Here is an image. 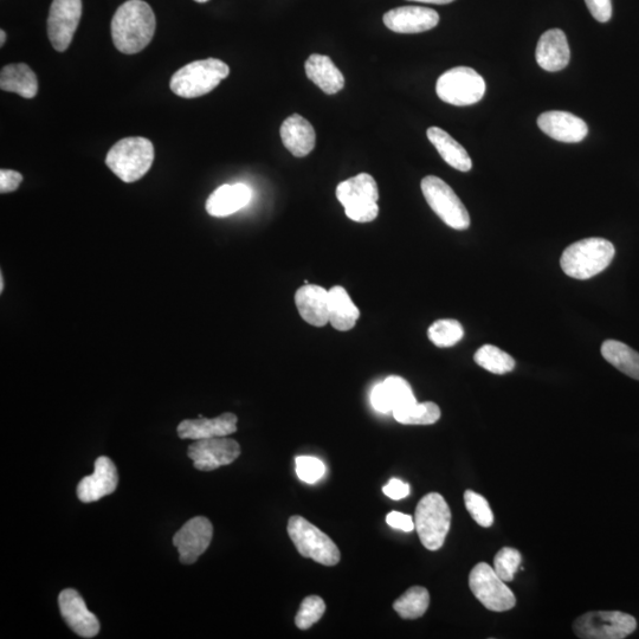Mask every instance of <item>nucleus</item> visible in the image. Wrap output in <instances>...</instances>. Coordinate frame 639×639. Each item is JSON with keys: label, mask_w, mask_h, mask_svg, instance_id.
<instances>
[{"label": "nucleus", "mask_w": 639, "mask_h": 639, "mask_svg": "<svg viewBox=\"0 0 639 639\" xmlns=\"http://www.w3.org/2000/svg\"><path fill=\"white\" fill-rule=\"evenodd\" d=\"M156 16L150 5L142 0H128L112 19V38L122 54L134 55L144 50L156 32Z\"/></svg>", "instance_id": "obj_1"}, {"label": "nucleus", "mask_w": 639, "mask_h": 639, "mask_svg": "<svg viewBox=\"0 0 639 639\" xmlns=\"http://www.w3.org/2000/svg\"><path fill=\"white\" fill-rule=\"evenodd\" d=\"M616 249L605 238H586L570 245L561 256V269L577 280H589L610 266Z\"/></svg>", "instance_id": "obj_2"}, {"label": "nucleus", "mask_w": 639, "mask_h": 639, "mask_svg": "<svg viewBox=\"0 0 639 639\" xmlns=\"http://www.w3.org/2000/svg\"><path fill=\"white\" fill-rule=\"evenodd\" d=\"M229 74L230 68L227 63L217 58H208L186 64L176 71L170 87L180 98L196 99L211 93Z\"/></svg>", "instance_id": "obj_3"}, {"label": "nucleus", "mask_w": 639, "mask_h": 639, "mask_svg": "<svg viewBox=\"0 0 639 639\" xmlns=\"http://www.w3.org/2000/svg\"><path fill=\"white\" fill-rule=\"evenodd\" d=\"M153 161V144L141 137L125 138L116 142L106 158L108 169L125 183L138 182L151 170Z\"/></svg>", "instance_id": "obj_4"}, {"label": "nucleus", "mask_w": 639, "mask_h": 639, "mask_svg": "<svg viewBox=\"0 0 639 639\" xmlns=\"http://www.w3.org/2000/svg\"><path fill=\"white\" fill-rule=\"evenodd\" d=\"M337 198L346 216L357 223H370L379 215V190L369 173H360L337 187Z\"/></svg>", "instance_id": "obj_5"}, {"label": "nucleus", "mask_w": 639, "mask_h": 639, "mask_svg": "<svg viewBox=\"0 0 639 639\" xmlns=\"http://www.w3.org/2000/svg\"><path fill=\"white\" fill-rule=\"evenodd\" d=\"M450 526L451 511L444 497L438 493L425 495L416 508L415 529L426 550H440Z\"/></svg>", "instance_id": "obj_6"}, {"label": "nucleus", "mask_w": 639, "mask_h": 639, "mask_svg": "<svg viewBox=\"0 0 639 639\" xmlns=\"http://www.w3.org/2000/svg\"><path fill=\"white\" fill-rule=\"evenodd\" d=\"M287 531L302 557L325 566L340 563L341 554L334 541L302 516H292L288 521Z\"/></svg>", "instance_id": "obj_7"}, {"label": "nucleus", "mask_w": 639, "mask_h": 639, "mask_svg": "<svg viewBox=\"0 0 639 639\" xmlns=\"http://www.w3.org/2000/svg\"><path fill=\"white\" fill-rule=\"evenodd\" d=\"M438 98L449 105L464 107L475 105L486 94V82L474 69L457 67L445 71L436 85Z\"/></svg>", "instance_id": "obj_8"}, {"label": "nucleus", "mask_w": 639, "mask_h": 639, "mask_svg": "<svg viewBox=\"0 0 639 639\" xmlns=\"http://www.w3.org/2000/svg\"><path fill=\"white\" fill-rule=\"evenodd\" d=\"M422 192L432 211L442 221L458 231L470 227V216L466 206L451 187L441 178L428 176L422 180Z\"/></svg>", "instance_id": "obj_9"}, {"label": "nucleus", "mask_w": 639, "mask_h": 639, "mask_svg": "<svg viewBox=\"0 0 639 639\" xmlns=\"http://www.w3.org/2000/svg\"><path fill=\"white\" fill-rule=\"evenodd\" d=\"M636 629V619L619 611L587 612L573 623L574 635L583 639H623Z\"/></svg>", "instance_id": "obj_10"}, {"label": "nucleus", "mask_w": 639, "mask_h": 639, "mask_svg": "<svg viewBox=\"0 0 639 639\" xmlns=\"http://www.w3.org/2000/svg\"><path fill=\"white\" fill-rule=\"evenodd\" d=\"M469 587L474 596L493 612L512 610L516 604L514 593L497 576L494 567L486 563L477 564L470 572Z\"/></svg>", "instance_id": "obj_11"}, {"label": "nucleus", "mask_w": 639, "mask_h": 639, "mask_svg": "<svg viewBox=\"0 0 639 639\" xmlns=\"http://www.w3.org/2000/svg\"><path fill=\"white\" fill-rule=\"evenodd\" d=\"M82 17V0H53L48 18V36L63 53L69 48Z\"/></svg>", "instance_id": "obj_12"}, {"label": "nucleus", "mask_w": 639, "mask_h": 639, "mask_svg": "<svg viewBox=\"0 0 639 639\" xmlns=\"http://www.w3.org/2000/svg\"><path fill=\"white\" fill-rule=\"evenodd\" d=\"M241 455V445L227 437L208 438L191 444L187 456L200 471H212L229 466Z\"/></svg>", "instance_id": "obj_13"}, {"label": "nucleus", "mask_w": 639, "mask_h": 639, "mask_svg": "<svg viewBox=\"0 0 639 639\" xmlns=\"http://www.w3.org/2000/svg\"><path fill=\"white\" fill-rule=\"evenodd\" d=\"M213 537V526L209 519L197 516L174 534L173 545L178 548L180 563L195 564L200 555L208 550Z\"/></svg>", "instance_id": "obj_14"}, {"label": "nucleus", "mask_w": 639, "mask_h": 639, "mask_svg": "<svg viewBox=\"0 0 639 639\" xmlns=\"http://www.w3.org/2000/svg\"><path fill=\"white\" fill-rule=\"evenodd\" d=\"M61 615L64 622L82 638H94L99 634L101 626L98 617L90 612L80 593L66 589L58 597Z\"/></svg>", "instance_id": "obj_15"}, {"label": "nucleus", "mask_w": 639, "mask_h": 639, "mask_svg": "<svg viewBox=\"0 0 639 639\" xmlns=\"http://www.w3.org/2000/svg\"><path fill=\"white\" fill-rule=\"evenodd\" d=\"M94 474L83 477L77 486V497L83 503L99 501L118 488L119 474L114 462L107 456L95 461Z\"/></svg>", "instance_id": "obj_16"}, {"label": "nucleus", "mask_w": 639, "mask_h": 639, "mask_svg": "<svg viewBox=\"0 0 639 639\" xmlns=\"http://www.w3.org/2000/svg\"><path fill=\"white\" fill-rule=\"evenodd\" d=\"M383 19L386 27L397 34H421L440 22L435 10L423 6H402L386 12Z\"/></svg>", "instance_id": "obj_17"}, {"label": "nucleus", "mask_w": 639, "mask_h": 639, "mask_svg": "<svg viewBox=\"0 0 639 639\" xmlns=\"http://www.w3.org/2000/svg\"><path fill=\"white\" fill-rule=\"evenodd\" d=\"M538 126L548 137L567 144L583 141L589 133V127L583 119L568 112L552 111L541 114Z\"/></svg>", "instance_id": "obj_18"}, {"label": "nucleus", "mask_w": 639, "mask_h": 639, "mask_svg": "<svg viewBox=\"0 0 639 639\" xmlns=\"http://www.w3.org/2000/svg\"><path fill=\"white\" fill-rule=\"evenodd\" d=\"M238 418L234 413H223L217 418L185 419L178 425V436L182 440H208V438L227 437L237 431Z\"/></svg>", "instance_id": "obj_19"}, {"label": "nucleus", "mask_w": 639, "mask_h": 639, "mask_svg": "<svg viewBox=\"0 0 639 639\" xmlns=\"http://www.w3.org/2000/svg\"><path fill=\"white\" fill-rule=\"evenodd\" d=\"M411 385L402 377L392 376L374 386L371 403L374 410L382 413L395 412L416 403Z\"/></svg>", "instance_id": "obj_20"}, {"label": "nucleus", "mask_w": 639, "mask_h": 639, "mask_svg": "<svg viewBox=\"0 0 639 639\" xmlns=\"http://www.w3.org/2000/svg\"><path fill=\"white\" fill-rule=\"evenodd\" d=\"M295 305L307 324L324 327L329 322V290L316 284H306L295 294Z\"/></svg>", "instance_id": "obj_21"}, {"label": "nucleus", "mask_w": 639, "mask_h": 639, "mask_svg": "<svg viewBox=\"0 0 639 639\" xmlns=\"http://www.w3.org/2000/svg\"><path fill=\"white\" fill-rule=\"evenodd\" d=\"M253 199L250 187L241 183L219 186L206 200V211L212 217H229L242 210Z\"/></svg>", "instance_id": "obj_22"}, {"label": "nucleus", "mask_w": 639, "mask_h": 639, "mask_svg": "<svg viewBox=\"0 0 639 639\" xmlns=\"http://www.w3.org/2000/svg\"><path fill=\"white\" fill-rule=\"evenodd\" d=\"M535 56L539 66L546 71L555 73L565 69L570 63L571 51L564 31L560 29L546 31L540 37Z\"/></svg>", "instance_id": "obj_23"}, {"label": "nucleus", "mask_w": 639, "mask_h": 639, "mask_svg": "<svg viewBox=\"0 0 639 639\" xmlns=\"http://www.w3.org/2000/svg\"><path fill=\"white\" fill-rule=\"evenodd\" d=\"M280 134L284 147L296 158H305L314 150L315 129L311 122L299 114L284 120Z\"/></svg>", "instance_id": "obj_24"}, {"label": "nucleus", "mask_w": 639, "mask_h": 639, "mask_svg": "<svg viewBox=\"0 0 639 639\" xmlns=\"http://www.w3.org/2000/svg\"><path fill=\"white\" fill-rule=\"evenodd\" d=\"M305 69L308 79L328 95L337 94L345 87V77L331 57L314 54L308 58Z\"/></svg>", "instance_id": "obj_25"}, {"label": "nucleus", "mask_w": 639, "mask_h": 639, "mask_svg": "<svg viewBox=\"0 0 639 639\" xmlns=\"http://www.w3.org/2000/svg\"><path fill=\"white\" fill-rule=\"evenodd\" d=\"M426 135H428L431 144L436 147V150L440 153L445 163L461 172H469L473 169V161H471L466 148L458 144V142L451 137L450 134L443 131L442 128L430 127Z\"/></svg>", "instance_id": "obj_26"}, {"label": "nucleus", "mask_w": 639, "mask_h": 639, "mask_svg": "<svg viewBox=\"0 0 639 639\" xmlns=\"http://www.w3.org/2000/svg\"><path fill=\"white\" fill-rule=\"evenodd\" d=\"M0 88L24 99H34L38 92L37 76L28 64H9L0 73Z\"/></svg>", "instance_id": "obj_27"}, {"label": "nucleus", "mask_w": 639, "mask_h": 639, "mask_svg": "<svg viewBox=\"0 0 639 639\" xmlns=\"http://www.w3.org/2000/svg\"><path fill=\"white\" fill-rule=\"evenodd\" d=\"M360 311L345 288L335 286L329 290V322L340 332L351 331L357 325Z\"/></svg>", "instance_id": "obj_28"}, {"label": "nucleus", "mask_w": 639, "mask_h": 639, "mask_svg": "<svg viewBox=\"0 0 639 639\" xmlns=\"http://www.w3.org/2000/svg\"><path fill=\"white\" fill-rule=\"evenodd\" d=\"M602 355L608 363L626 376L639 380V353L617 340H606Z\"/></svg>", "instance_id": "obj_29"}, {"label": "nucleus", "mask_w": 639, "mask_h": 639, "mask_svg": "<svg viewBox=\"0 0 639 639\" xmlns=\"http://www.w3.org/2000/svg\"><path fill=\"white\" fill-rule=\"evenodd\" d=\"M429 604V591L422 586H412L396 600L393 609L403 619H417L425 615Z\"/></svg>", "instance_id": "obj_30"}, {"label": "nucleus", "mask_w": 639, "mask_h": 639, "mask_svg": "<svg viewBox=\"0 0 639 639\" xmlns=\"http://www.w3.org/2000/svg\"><path fill=\"white\" fill-rule=\"evenodd\" d=\"M393 417L400 424L431 425L440 421L441 409L432 402L413 403L393 412Z\"/></svg>", "instance_id": "obj_31"}, {"label": "nucleus", "mask_w": 639, "mask_h": 639, "mask_svg": "<svg viewBox=\"0 0 639 639\" xmlns=\"http://www.w3.org/2000/svg\"><path fill=\"white\" fill-rule=\"evenodd\" d=\"M474 360L482 369L494 374H506L512 372L515 367V360L511 355L493 345L480 347Z\"/></svg>", "instance_id": "obj_32"}, {"label": "nucleus", "mask_w": 639, "mask_h": 639, "mask_svg": "<svg viewBox=\"0 0 639 639\" xmlns=\"http://www.w3.org/2000/svg\"><path fill=\"white\" fill-rule=\"evenodd\" d=\"M428 337L437 347H453L464 337V329L457 320H438L430 326Z\"/></svg>", "instance_id": "obj_33"}, {"label": "nucleus", "mask_w": 639, "mask_h": 639, "mask_svg": "<svg viewBox=\"0 0 639 639\" xmlns=\"http://www.w3.org/2000/svg\"><path fill=\"white\" fill-rule=\"evenodd\" d=\"M326 611L324 599L319 596H309L303 602L295 617V624L300 630L311 629L318 623Z\"/></svg>", "instance_id": "obj_34"}, {"label": "nucleus", "mask_w": 639, "mask_h": 639, "mask_svg": "<svg viewBox=\"0 0 639 639\" xmlns=\"http://www.w3.org/2000/svg\"><path fill=\"white\" fill-rule=\"evenodd\" d=\"M521 565V554L512 547H503L494 558V570L503 582L511 583Z\"/></svg>", "instance_id": "obj_35"}, {"label": "nucleus", "mask_w": 639, "mask_h": 639, "mask_svg": "<svg viewBox=\"0 0 639 639\" xmlns=\"http://www.w3.org/2000/svg\"><path fill=\"white\" fill-rule=\"evenodd\" d=\"M464 503H466L467 511L477 525L483 528L493 526L494 514L492 508H490L488 501L482 495L473 492V490H467L464 493Z\"/></svg>", "instance_id": "obj_36"}, {"label": "nucleus", "mask_w": 639, "mask_h": 639, "mask_svg": "<svg viewBox=\"0 0 639 639\" xmlns=\"http://www.w3.org/2000/svg\"><path fill=\"white\" fill-rule=\"evenodd\" d=\"M296 474L303 482L313 484L321 480V477L325 475V464L322 463L319 458L311 456H299L296 457Z\"/></svg>", "instance_id": "obj_37"}, {"label": "nucleus", "mask_w": 639, "mask_h": 639, "mask_svg": "<svg viewBox=\"0 0 639 639\" xmlns=\"http://www.w3.org/2000/svg\"><path fill=\"white\" fill-rule=\"evenodd\" d=\"M587 9L596 21L609 22L612 17V0H585Z\"/></svg>", "instance_id": "obj_38"}, {"label": "nucleus", "mask_w": 639, "mask_h": 639, "mask_svg": "<svg viewBox=\"0 0 639 639\" xmlns=\"http://www.w3.org/2000/svg\"><path fill=\"white\" fill-rule=\"evenodd\" d=\"M23 182V176L21 173L12 170L0 171V192L10 193L18 189L19 185Z\"/></svg>", "instance_id": "obj_39"}, {"label": "nucleus", "mask_w": 639, "mask_h": 639, "mask_svg": "<svg viewBox=\"0 0 639 639\" xmlns=\"http://www.w3.org/2000/svg\"><path fill=\"white\" fill-rule=\"evenodd\" d=\"M387 525L392 528L399 529V531L403 532H412L415 529V520L412 519L411 515L403 514L399 512H391L386 516Z\"/></svg>", "instance_id": "obj_40"}, {"label": "nucleus", "mask_w": 639, "mask_h": 639, "mask_svg": "<svg viewBox=\"0 0 639 639\" xmlns=\"http://www.w3.org/2000/svg\"><path fill=\"white\" fill-rule=\"evenodd\" d=\"M383 492L391 500H403L410 494V486L408 483L400 481L398 479H392L383 488Z\"/></svg>", "instance_id": "obj_41"}, {"label": "nucleus", "mask_w": 639, "mask_h": 639, "mask_svg": "<svg viewBox=\"0 0 639 639\" xmlns=\"http://www.w3.org/2000/svg\"><path fill=\"white\" fill-rule=\"evenodd\" d=\"M410 2L445 5V4H450V3L455 2V0H410Z\"/></svg>", "instance_id": "obj_42"}, {"label": "nucleus", "mask_w": 639, "mask_h": 639, "mask_svg": "<svg viewBox=\"0 0 639 639\" xmlns=\"http://www.w3.org/2000/svg\"><path fill=\"white\" fill-rule=\"evenodd\" d=\"M0 38H2V40H0V45L3 47L6 41V34L4 30L0 31Z\"/></svg>", "instance_id": "obj_43"}, {"label": "nucleus", "mask_w": 639, "mask_h": 639, "mask_svg": "<svg viewBox=\"0 0 639 639\" xmlns=\"http://www.w3.org/2000/svg\"><path fill=\"white\" fill-rule=\"evenodd\" d=\"M4 290V279H3V274L0 275V293H3Z\"/></svg>", "instance_id": "obj_44"}, {"label": "nucleus", "mask_w": 639, "mask_h": 639, "mask_svg": "<svg viewBox=\"0 0 639 639\" xmlns=\"http://www.w3.org/2000/svg\"><path fill=\"white\" fill-rule=\"evenodd\" d=\"M195 2L199 4H204V3H208L209 0H195Z\"/></svg>", "instance_id": "obj_45"}]
</instances>
